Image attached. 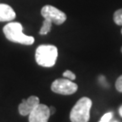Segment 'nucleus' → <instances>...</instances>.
I'll return each instance as SVG.
<instances>
[{
    "label": "nucleus",
    "mask_w": 122,
    "mask_h": 122,
    "mask_svg": "<svg viewBox=\"0 0 122 122\" xmlns=\"http://www.w3.org/2000/svg\"><path fill=\"white\" fill-rule=\"evenodd\" d=\"M41 15L44 18L43 25L39 32V34L42 35H47L51 32L52 24L60 25H62L67 19L66 15L62 11L50 5H46L42 8Z\"/></svg>",
    "instance_id": "obj_1"
},
{
    "label": "nucleus",
    "mask_w": 122,
    "mask_h": 122,
    "mask_svg": "<svg viewBox=\"0 0 122 122\" xmlns=\"http://www.w3.org/2000/svg\"><path fill=\"white\" fill-rule=\"evenodd\" d=\"M3 32L6 39L9 40L10 42L25 45H31L35 43V38L33 36L26 35L23 33V26L20 23H8L4 26Z\"/></svg>",
    "instance_id": "obj_2"
},
{
    "label": "nucleus",
    "mask_w": 122,
    "mask_h": 122,
    "mask_svg": "<svg viewBox=\"0 0 122 122\" xmlns=\"http://www.w3.org/2000/svg\"><path fill=\"white\" fill-rule=\"evenodd\" d=\"M58 57V49L52 44H42L35 51V61L37 64L50 68L55 64Z\"/></svg>",
    "instance_id": "obj_3"
},
{
    "label": "nucleus",
    "mask_w": 122,
    "mask_h": 122,
    "mask_svg": "<svg viewBox=\"0 0 122 122\" xmlns=\"http://www.w3.org/2000/svg\"><path fill=\"white\" fill-rule=\"evenodd\" d=\"M92 101L88 97H83L76 102L70 113L71 122H89Z\"/></svg>",
    "instance_id": "obj_4"
},
{
    "label": "nucleus",
    "mask_w": 122,
    "mask_h": 122,
    "mask_svg": "<svg viewBox=\"0 0 122 122\" xmlns=\"http://www.w3.org/2000/svg\"><path fill=\"white\" fill-rule=\"evenodd\" d=\"M51 89L54 93L61 95H71L77 92L78 85L69 79H57L52 81Z\"/></svg>",
    "instance_id": "obj_5"
},
{
    "label": "nucleus",
    "mask_w": 122,
    "mask_h": 122,
    "mask_svg": "<svg viewBox=\"0 0 122 122\" xmlns=\"http://www.w3.org/2000/svg\"><path fill=\"white\" fill-rule=\"evenodd\" d=\"M28 116H29V122H48L49 118L51 116V112L49 107L39 103Z\"/></svg>",
    "instance_id": "obj_6"
},
{
    "label": "nucleus",
    "mask_w": 122,
    "mask_h": 122,
    "mask_svg": "<svg viewBox=\"0 0 122 122\" xmlns=\"http://www.w3.org/2000/svg\"><path fill=\"white\" fill-rule=\"evenodd\" d=\"M40 103L39 98L36 96H30L26 100H23L18 106V111L21 116H28L32 110Z\"/></svg>",
    "instance_id": "obj_7"
},
{
    "label": "nucleus",
    "mask_w": 122,
    "mask_h": 122,
    "mask_svg": "<svg viewBox=\"0 0 122 122\" xmlns=\"http://www.w3.org/2000/svg\"><path fill=\"white\" fill-rule=\"evenodd\" d=\"M15 18V12L6 4H0V22H10Z\"/></svg>",
    "instance_id": "obj_8"
},
{
    "label": "nucleus",
    "mask_w": 122,
    "mask_h": 122,
    "mask_svg": "<svg viewBox=\"0 0 122 122\" xmlns=\"http://www.w3.org/2000/svg\"><path fill=\"white\" fill-rule=\"evenodd\" d=\"M113 20L116 25H122V8L117 10L113 15Z\"/></svg>",
    "instance_id": "obj_9"
},
{
    "label": "nucleus",
    "mask_w": 122,
    "mask_h": 122,
    "mask_svg": "<svg viewBox=\"0 0 122 122\" xmlns=\"http://www.w3.org/2000/svg\"><path fill=\"white\" fill-rule=\"evenodd\" d=\"M112 117H113V113H112V112H108V113L104 114V115L101 117V118L100 119L99 122H109L110 119L112 118Z\"/></svg>",
    "instance_id": "obj_10"
},
{
    "label": "nucleus",
    "mask_w": 122,
    "mask_h": 122,
    "mask_svg": "<svg viewBox=\"0 0 122 122\" xmlns=\"http://www.w3.org/2000/svg\"><path fill=\"white\" fill-rule=\"evenodd\" d=\"M62 75H63L64 78L69 79V80H71V81H73V80L76 79V75H75L72 71H65Z\"/></svg>",
    "instance_id": "obj_11"
},
{
    "label": "nucleus",
    "mask_w": 122,
    "mask_h": 122,
    "mask_svg": "<svg viewBox=\"0 0 122 122\" xmlns=\"http://www.w3.org/2000/svg\"><path fill=\"white\" fill-rule=\"evenodd\" d=\"M115 87L118 92H122V75L117 79L116 83H115Z\"/></svg>",
    "instance_id": "obj_12"
},
{
    "label": "nucleus",
    "mask_w": 122,
    "mask_h": 122,
    "mask_svg": "<svg viewBox=\"0 0 122 122\" xmlns=\"http://www.w3.org/2000/svg\"><path fill=\"white\" fill-rule=\"evenodd\" d=\"M49 109H50L51 115H52V113H54V112H55V109H54V107H49Z\"/></svg>",
    "instance_id": "obj_13"
},
{
    "label": "nucleus",
    "mask_w": 122,
    "mask_h": 122,
    "mask_svg": "<svg viewBox=\"0 0 122 122\" xmlns=\"http://www.w3.org/2000/svg\"><path fill=\"white\" fill-rule=\"evenodd\" d=\"M118 113H119V115H120V117L122 118V105L119 107V109H118Z\"/></svg>",
    "instance_id": "obj_14"
},
{
    "label": "nucleus",
    "mask_w": 122,
    "mask_h": 122,
    "mask_svg": "<svg viewBox=\"0 0 122 122\" xmlns=\"http://www.w3.org/2000/svg\"><path fill=\"white\" fill-rule=\"evenodd\" d=\"M121 52H122V47H121Z\"/></svg>",
    "instance_id": "obj_15"
},
{
    "label": "nucleus",
    "mask_w": 122,
    "mask_h": 122,
    "mask_svg": "<svg viewBox=\"0 0 122 122\" xmlns=\"http://www.w3.org/2000/svg\"><path fill=\"white\" fill-rule=\"evenodd\" d=\"M121 34H122V29H121Z\"/></svg>",
    "instance_id": "obj_16"
},
{
    "label": "nucleus",
    "mask_w": 122,
    "mask_h": 122,
    "mask_svg": "<svg viewBox=\"0 0 122 122\" xmlns=\"http://www.w3.org/2000/svg\"><path fill=\"white\" fill-rule=\"evenodd\" d=\"M114 122H118V121H114Z\"/></svg>",
    "instance_id": "obj_17"
}]
</instances>
